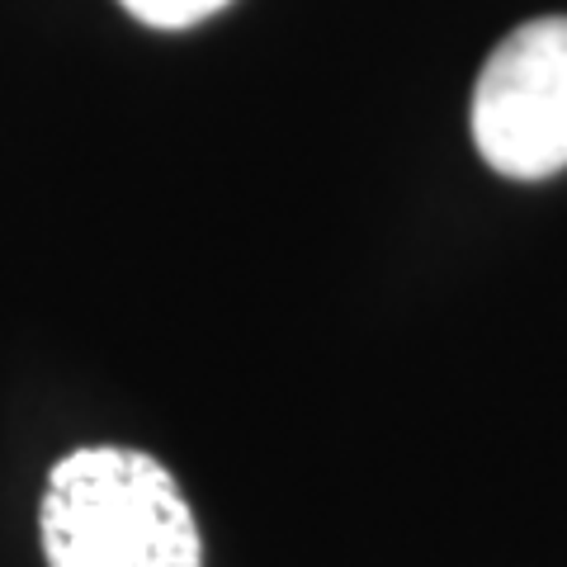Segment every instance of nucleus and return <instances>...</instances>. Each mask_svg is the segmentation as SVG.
Instances as JSON below:
<instances>
[{
	"label": "nucleus",
	"instance_id": "f257e3e1",
	"mask_svg": "<svg viewBox=\"0 0 567 567\" xmlns=\"http://www.w3.org/2000/svg\"><path fill=\"white\" fill-rule=\"evenodd\" d=\"M48 567H204V539L181 483L142 450H71L48 473Z\"/></svg>",
	"mask_w": 567,
	"mask_h": 567
},
{
	"label": "nucleus",
	"instance_id": "f03ea898",
	"mask_svg": "<svg viewBox=\"0 0 567 567\" xmlns=\"http://www.w3.org/2000/svg\"><path fill=\"white\" fill-rule=\"evenodd\" d=\"M473 142L506 181H548L567 166V14L520 24L487 58Z\"/></svg>",
	"mask_w": 567,
	"mask_h": 567
},
{
	"label": "nucleus",
	"instance_id": "7ed1b4c3",
	"mask_svg": "<svg viewBox=\"0 0 567 567\" xmlns=\"http://www.w3.org/2000/svg\"><path fill=\"white\" fill-rule=\"evenodd\" d=\"M118 6L152 29H189L208 14H218L227 0H118Z\"/></svg>",
	"mask_w": 567,
	"mask_h": 567
}]
</instances>
